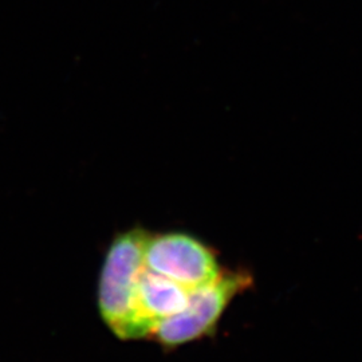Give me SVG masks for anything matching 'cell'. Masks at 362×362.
<instances>
[{
  "mask_svg": "<svg viewBox=\"0 0 362 362\" xmlns=\"http://www.w3.org/2000/svg\"><path fill=\"white\" fill-rule=\"evenodd\" d=\"M189 290L170 281L167 276L151 272L145 267L140 285L139 297L144 314L156 325L179 314L185 309L189 299Z\"/></svg>",
  "mask_w": 362,
  "mask_h": 362,
  "instance_id": "4",
  "label": "cell"
},
{
  "mask_svg": "<svg viewBox=\"0 0 362 362\" xmlns=\"http://www.w3.org/2000/svg\"><path fill=\"white\" fill-rule=\"evenodd\" d=\"M145 266L189 291L212 284L223 272L212 247L192 233L181 231L149 233Z\"/></svg>",
  "mask_w": 362,
  "mask_h": 362,
  "instance_id": "3",
  "label": "cell"
},
{
  "mask_svg": "<svg viewBox=\"0 0 362 362\" xmlns=\"http://www.w3.org/2000/svg\"><path fill=\"white\" fill-rule=\"evenodd\" d=\"M149 231L134 227L117 233L105 255L98 284L101 317L115 336L124 341L153 336L156 325L140 306L139 285L145 270Z\"/></svg>",
  "mask_w": 362,
  "mask_h": 362,
  "instance_id": "1",
  "label": "cell"
},
{
  "mask_svg": "<svg viewBox=\"0 0 362 362\" xmlns=\"http://www.w3.org/2000/svg\"><path fill=\"white\" fill-rule=\"evenodd\" d=\"M252 285L247 270H223L212 284L192 290L185 309L157 325L152 338L165 349L212 336L233 298Z\"/></svg>",
  "mask_w": 362,
  "mask_h": 362,
  "instance_id": "2",
  "label": "cell"
}]
</instances>
